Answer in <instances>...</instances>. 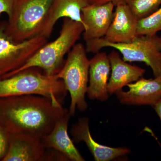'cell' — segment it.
I'll use <instances>...</instances> for the list:
<instances>
[{
  "label": "cell",
  "mask_w": 161,
  "mask_h": 161,
  "mask_svg": "<svg viewBox=\"0 0 161 161\" xmlns=\"http://www.w3.org/2000/svg\"><path fill=\"white\" fill-rule=\"evenodd\" d=\"M66 110L40 95L3 97L0 98V125L9 134L24 133L42 139L51 132Z\"/></svg>",
  "instance_id": "1"
},
{
  "label": "cell",
  "mask_w": 161,
  "mask_h": 161,
  "mask_svg": "<svg viewBox=\"0 0 161 161\" xmlns=\"http://www.w3.org/2000/svg\"><path fill=\"white\" fill-rule=\"evenodd\" d=\"M38 68H31L0 79V98L17 95H40L62 106L67 93L63 80L56 76L42 74Z\"/></svg>",
  "instance_id": "2"
},
{
  "label": "cell",
  "mask_w": 161,
  "mask_h": 161,
  "mask_svg": "<svg viewBox=\"0 0 161 161\" xmlns=\"http://www.w3.org/2000/svg\"><path fill=\"white\" fill-rule=\"evenodd\" d=\"M84 31L81 23L64 18L58 37L43 45L11 76L31 68L41 69L48 76L57 75L64 63V56L76 44Z\"/></svg>",
  "instance_id": "3"
},
{
  "label": "cell",
  "mask_w": 161,
  "mask_h": 161,
  "mask_svg": "<svg viewBox=\"0 0 161 161\" xmlns=\"http://www.w3.org/2000/svg\"><path fill=\"white\" fill-rule=\"evenodd\" d=\"M86 47L82 43H76L73 47L57 75L58 79L63 80L70 96L69 112L75 115L76 109L81 112L87 108L85 96L89 83L90 60L86 54Z\"/></svg>",
  "instance_id": "4"
},
{
  "label": "cell",
  "mask_w": 161,
  "mask_h": 161,
  "mask_svg": "<svg viewBox=\"0 0 161 161\" xmlns=\"http://www.w3.org/2000/svg\"><path fill=\"white\" fill-rule=\"evenodd\" d=\"M53 0H15L4 32L16 43L40 36Z\"/></svg>",
  "instance_id": "5"
},
{
  "label": "cell",
  "mask_w": 161,
  "mask_h": 161,
  "mask_svg": "<svg viewBox=\"0 0 161 161\" xmlns=\"http://www.w3.org/2000/svg\"><path fill=\"white\" fill-rule=\"evenodd\" d=\"M114 48L122 55L126 62H140L152 69L154 77L161 75V36H138L131 42L113 43L103 38L86 42L87 53H97L102 48Z\"/></svg>",
  "instance_id": "6"
},
{
  "label": "cell",
  "mask_w": 161,
  "mask_h": 161,
  "mask_svg": "<svg viewBox=\"0 0 161 161\" xmlns=\"http://www.w3.org/2000/svg\"><path fill=\"white\" fill-rule=\"evenodd\" d=\"M6 23H0V79L11 76L47 43L38 36L20 43L12 41L4 32Z\"/></svg>",
  "instance_id": "7"
},
{
  "label": "cell",
  "mask_w": 161,
  "mask_h": 161,
  "mask_svg": "<svg viewBox=\"0 0 161 161\" xmlns=\"http://www.w3.org/2000/svg\"><path fill=\"white\" fill-rule=\"evenodd\" d=\"M115 5L109 3L102 5L89 4L82 9L84 40L86 42L103 38L112 23Z\"/></svg>",
  "instance_id": "8"
},
{
  "label": "cell",
  "mask_w": 161,
  "mask_h": 161,
  "mask_svg": "<svg viewBox=\"0 0 161 161\" xmlns=\"http://www.w3.org/2000/svg\"><path fill=\"white\" fill-rule=\"evenodd\" d=\"M127 86L128 91L122 90L115 94L123 104L152 107L161 98V75L153 79L141 78Z\"/></svg>",
  "instance_id": "9"
},
{
  "label": "cell",
  "mask_w": 161,
  "mask_h": 161,
  "mask_svg": "<svg viewBox=\"0 0 161 161\" xmlns=\"http://www.w3.org/2000/svg\"><path fill=\"white\" fill-rule=\"evenodd\" d=\"M70 132L74 142H82L86 144L96 161L114 160L131 153L130 149L125 147L114 148L97 142L91 135L89 119L87 117L79 119L77 123L73 124Z\"/></svg>",
  "instance_id": "10"
},
{
  "label": "cell",
  "mask_w": 161,
  "mask_h": 161,
  "mask_svg": "<svg viewBox=\"0 0 161 161\" xmlns=\"http://www.w3.org/2000/svg\"><path fill=\"white\" fill-rule=\"evenodd\" d=\"M138 21L125 2L118 3L115 6L113 19L103 38L113 43L131 42L137 36Z\"/></svg>",
  "instance_id": "11"
},
{
  "label": "cell",
  "mask_w": 161,
  "mask_h": 161,
  "mask_svg": "<svg viewBox=\"0 0 161 161\" xmlns=\"http://www.w3.org/2000/svg\"><path fill=\"white\" fill-rule=\"evenodd\" d=\"M9 146L2 161H41L46 148L41 139L24 134H9Z\"/></svg>",
  "instance_id": "12"
},
{
  "label": "cell",
  "mask_w": 161,
  "mask_h": 161,
  "mask_svg": "<svg viewBox=\"0 0 161 161\" xmlns=\"http://www.w3.org/2000/svg\"><path fill=\"white\" fill-rule=\"evenodd\" d=\"M70 115L69 110L58 118L49 134L41 139L46 149H53L64 155L68 161H85L68 132Z\"/></svg>",
  "instance_id": "13"
},
{
  "label": "cell",
  "mask_w": 161,
  "mask_h": 161,
  "mask_svg": "<svg viewBox=\"0 0 161 161\" xmlns=\"http://www.w3.org/2000/svg\"><path fill=\"white\" fill-rule=\"evenodd\" d=\"M90 60L89 85L87 95L91 100L103 102L109 98L108 83L111 70L108 56L98 52Z\"/></svg>",
  "instance_id": "14"
},
{
  "label": "cell",
  "mask_w": 161,
  "mask_h": 161,
  "mask_svg": "<svg viewBox=\"0 0 161 161\" xmlns=\"http://www.w3.org/2000/svg\"><path fill=\"white\" fill-rule=\"evenodd\" d=\"M108 56L112 71L108 86L110 95L115 94L124 86L138 80L145 74L144 69L127 63L117 51H112Z\"/></svg>",
  "instance_id": "15"
},
{
  "label": "cell",
  "mask_w": 161,
  "mask_h": 161,
  "mask_svg": "<svg viewBox=\"0 0 161 161\" xmlns=\"http://www.w3.org/2000/svg\"><path fill=\"white\" fill-rule=\"evenodd\" d=\"M88 5L86 0H53L40 36L47 39L50 37L55 24L61 18H68L79 22L84 26L81 11Z\"/></svg>",
  "instance_id": "16"
},
{
  "label": "cell",
  "mask_w": 161,
  "mask_h": 161,
  "mask_svg": "<svg viewBox=\"0 0 161 161\" xmlns=\"http://www.w3.org/2000/svg\"><path fill=\"white\" fill-rule=\"evenodd\" d=\"M161 31V7L146 17L138 20L137 35L153 36Z\"/></svg>",
  "instance_id": "17"
},
{
  "label": "cell",
  "mask_w": 161,
  "mask_h": 161,
  "mask_svg": "<svg viewBox=\"0 0 161 161\" xmlns=\"http://www.w3.org/2000/svg\"><path fill=\"white\" fill-rule=\"evenodd\" d=\"M125 3L138 20L149 15L161 5V0H126Z\"/></svg>",
  "instance_id": "18"
},
{
  "label": "cell",
  "mask_w": 161,
  "mask_h": 161,
  "mask_svg": "<svg viewBox=\"0 0 161 161\" xmlns=\"http://www.w3.org/2000/svg\"><path fill=\"white\" fill-rule=\"evenodd\" d=\"M9 134L0 125V161L6 155L9 146Z\"/></svg>",
  "instance_id": "19"
},
{
  "label": "cell",
  "mask_w": 161,
  "mask_h": 161,
  "mask_svg": "<svg viewBox=\"0 0 161 161\" xmlns=\"http://www.w3.org/2000/svg\"><path fill=\"white\" fill-rule=\"evenodd\" d=\"M15 0H0V15L5 13L10 17L12 13Z\"/></svg>",
  "instance_id": "20"
},
{
  "label": "cell",
  "mask_w": 161,
  "mask_h": 161,
  "mask_svg": "<svg viewBox=\"0 0 161 161\" xmlns=\"http://www.w3.org/2000/svg\"><path fill=\"white\" fill-rule=\"evenodd\" d=\"M126 0H86L89 4L102 5L106 3H112L116 6L118 3L126 2Z\"/></svg>",
  "instance_id": "21"
},
{
  "label": "cell",
  "mask_w": 161,
  "mask_h": 161,
  "mask_svg": "<svg viewBox=\"0 0 161 161\" xmlns=\"http://www.w3.org/2000/svg\"><path fill=\"white\" fill-rule=\"evenodd\" d=\"M153 109L155 111L156 113L158 115L160 119L161 123V98L152 106Z\"/></svg>",
  "instance_id": "22"
}]
</instances>
